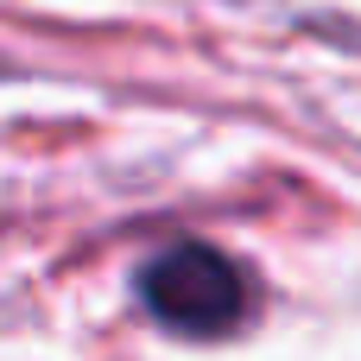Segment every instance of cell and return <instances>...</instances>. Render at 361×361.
<instances>
[{"mask_svg": "<svg viewBox=\"0 0 361 361\" xmlns=\"http://www.w3.org/2000/svg\"><path fill=\"white\" fill-rule=\"evenodd\" d=\"M140 305L171 336L209 343V336H228L247 317V279L228 254H216L203 241H178V247H165L140 267Z\"/></svg>", "mask_w": 361, "mask_h": 361, "instance_id": "cell-1", "label": "cell"}]
</instances>
